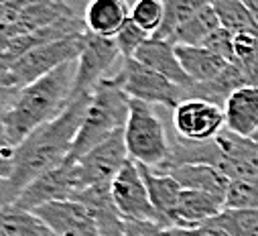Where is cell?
<instances>
[{"label":"cell","instance_id":"obj_25","mask_svg":"<svg viewBox=\"0 0 258 236\" xmlns=\"http://www.w3.org/2000/svg\"><path fill=\"white\" fill-rule=\"evenodd\" d=\"M220 19L218 13L212 7H206L204 11H200L196 17H191L189 21H185L169 39L173 45H189V47H202L218 29H220Z\"/></svg>","mask_w":258,"mask_h":236},{"label":"cell","instance_id":"obj_11","mask_svg":"<svg viewBox=\"0 0 258 236\" xmlns=\"http://www.w3.org/2000/svg\"><path fill=\"white\" fill-rule=\"evenodd\" d=\"M173 127L179 139L204 143L226 129L224 108L206 100H185L173 110Z\"/></svg>","mask_w":258,"mask_h":236},{"label":"cell","instance_id":"obj_6","mask_svg":"<svg viewBox=\"0 0 258 236\" xmlns=\"http://www.w3.org/2000/svg\"><path fill=\"white\" fill-rule=\"evenodd\" d=\"M112 80L133 100H141L147 104H163L171 110H175L183 102L185 88L173 84L155 70L139 64L135 57L120 59V68L114 72Z\"/></svg>","mask_w":258,"mask_h":236},{"label":"cell","instance_id":"obj_39","mask_svg":"<svg viewBox=\"0 0 258 236\" xmlns=\"http://www.w3.org/2000/svg\"><path fill=\"white\" fill-rule=\"evenodd\" d=\"M3 3H7V0H3Z\"/></svg>","mask_w":258,"mask_h":236},{"label":"cell","instance_id":"obj_27","mask_svg":"<svg viewBox=\"0 0 258 236\" xmlns=\"http://www.w3.org/2000/svg\"><path fill=\"white\" fill-rule=\"evenodd\" d=\"M163 5H165V23L155 37L169 41L185 21L196 17L206 7H212L214 0H163Z\"/></svg>","mask_w":258,"mask_h":236},{"label":"cell","instance_id":"obj_30","mask_svg":"<svg viewBox=\"0 0 258 236\" xmlns=\"http://www.w3.org/2000/svg\"><path fill=\"white\" fill-rule=\"evenodd\" d=\"M210 222L230 236H258V210L224 208V212Z\"/></svg>","mask_w":258,"mask_h":236},{"label":"cell","instance_id":"obj_10","mask_svg":"<svg viewBox=\"0 0 258 236\" xmlns=\"http://www.w3.org/2000/svg\"><path fill=\"white\" fill-rule=\"evenodd\" d=\"M112 198L124 220L155 222L161 226L159 214L151 202L149 188L145 184L141 165L137 161L128 159V163L116 175V180L112 182Z\"/></svg>","mask_w":258,"mask_h":236},{"label":"cell","instance_id":"obj_24","mask_svg":"<svg viewBox=\"0 0 258 236\" xmlns=\"http://www.w3.org/2000/svg\"><path fill=\"white\" fill-rule=\"evenodd\" d=\"M248 86L242 72L230 64L226 68V72L222 76H218L216 80L212 82H204V84H191L189 88L183 90V102L185 100H206V102H212L220 108H224L226 100L240 88Z\"/></svg>","mask_w":258,"mask_h":236},{"label":"cell","instance_id":"obj_5","mask_svg":"<svg viewBox=\"0 0 258 236\" xmlns=\"http://www.w3.org/2000/svg\"><path fill=\"white\" fill-rule=\"evenodd\" d=\"M124 139L131 159L151 169L163 167L173 151L163 121L151 104L141 100H131V114L124 127Z\"/></svg>","mask_w":258,"mask_h":236},{"label":"cell","instance_id":"obj_20","mask_svg":"<svg viewBox=\"0 0 258 236\" xmlns=\"http://www.w3.org/2000/svg\"><path fill=\"white\" fill-rule=\"evenodd\" d=\"M84 21L90 33L114 39L120 29L131 21V9L126 0H90Z\"/></svg>","mask_w":258,"mask_h":236},{"label":"cell","instance_id":"obj_4","mask_svg":"<svg viewBox=\"0 0 258 236\" xmlns=\"http://www.w3.org/2000/svg\"><path fill=\"white\" fill-rule=\"evenodd\" d=\"M84 35L35 47L23 57H19L17 62L5 66L3 74H0V86H3V90H23L35 84L37 80L49 76L57 68L80 59L82 47H84Z\"/></svg>","mask_w":258,"mask_h":236},{"label":"cell","instance_id":"obj_23","mask_svg":"<svg viewBox=\"0 0 258 236\" xmlns=\"http://www.w3.org/2000/svg\"><path fill=\"white\" fill-rule=\"evenodd\" d=\"M175 51H177V57H179L185 74L189 76V80L193 84L212 82L218 76H222L226 72V68L230 66L224 57H220L218 53L210 51L208 47L175 45Z\"/></svg>","mask_w":258,"mask_h":236},{"label":"cell","instance_id":"obj_26","mask_svg":"<svg viewBox=\"0 0 258 236\" xmlns=\"http://www.w3.org/2000/svg\"><path fill=\"white\" fill-rule=\"evenodd\" d=\"M51 230L27 210L17 206H3L0 210V236H49Z\"/></svg>","mask_w":258,"mask_h":236},{"label":"cell","instance_id":"obj_38","mask_svg":"<svg viewBox=\"0 0 258 236\" xmlns=\"http://www.w3.org/2000/svg\"><path fill=\"white\" fill-rule=\"evenodd\" d=\"M49 236H55V234H53V232H51V234H49Z\"/></svg>","mask_w":258,"mask_h":236},{"label":"cell","instance_id":"obj_14","mask_svg":"<svg viewBox=\"0 0 258 236\" xmlns=\"http://www.w3.org/2000/svg\"><path fill=\"white\" fill-rule=\"evenodd\" d=\"M33 214L55 236H102L90 210L76 200L49 202L33 210Z\"/></svg>","mask_w":258,"mask_h":236},{"label":"cell","instance_id":"obj_34","mask_svg":"<svg viewBox=\"0 0 258 236\" xmlns=\"http://www.w3.org/2000/svg\"><path fill=\"white\" fill-rule=\"evenodd\" d=\"M234 33H230L228 29L220 27L202 47H208L210 51L218 53L220 57H224L228 64H234Z\"/></svg>","mask_w":258,"mask_h":236},{"label":"cell","instance_id":"obj_9","mask_svg":"<svg viewBox=\"0 0 258 236\" xmlns=\"http://www.w3.org/2000/svg\"><path fill=\"white\" fill-rule=\"evenodd\" d=\"M118 59H122V53L116 45V39L98 37L88 31L84 35V47L78 59V74H76L72 98L94 94L96 86L102 80L114 76L112 70L118 64Z\"/></svg>","mask_w":258,"mask_h":236},{"label":"cell","instance_id":"obj_35","mask_svg":"<svg viewBox=\"0 0 258 236\" xmlns=\"http://www.w3.org/2000/svg\"><path fill=\"white\" fill-rule=\"evenodd\" d=\"M163 226L155 222H141V220H126L124 236H161Z\"/></svg>","mask_w":258,"mask_h":236},{"label":"cell","instance_id":"obj_15","mask_svg":"<svg viewBox=\"0 0 258 236\" xmlns=\"http://www.w3.org/2000/svg\"><path fill=\"white\" fill-rule=\"evenodd\" d=\"M216 141L222 151L216 169H220L230 182L258 177V141L238 137L228 129H224Z\"/></svg>","mask_w":258,"mask_h":236},{"label":"cell","instance_id":"obj_31","mask_svg":"<svg viewBox=\"0 0 258 236\" xmlns=\"http://www.w3.org/2000/svg\"><path fill=\"white\" fill-rule=\"evenodd\" d=\"M131 21L155 37L165 23V5L163 0H137L131 9Z\"/></svg>","mask_w":258,"mask_h":236},{"label":"cell","instance_id":"obj_19","mask_svg":"<svg viewBox=\"0 0 258 236\" xmlns=\"http://www.w3.org/2000/svg\"><path fill=\"white\" fill-rule=\"evenodd\" d=\"M226 129L238 137L252 139L258 131V86L236 90L224 104Z\"/></svg>","mask_w":258,"mask_h":236},{"label":"cell","instance_id":"obj_36","mask_svg":"<svg viewBox=\"0 0 258 236\" xmlns=\"http://www.w3.org/2000/svg\"><path fill=\"white\" fill-rule=\"evenodd\" d=\"M244 7L250 11V15L254 17V21L258 23V0H242Z\"/></svg>","mask_w":258,"mask_h":236},{"label":"cell","instance_id":"obj_3","mask_svg":"<svg viewBox=\"0 0 258 236\" xmlns=\"http://www.w3.org/2000/svg\"><path fill=\"white\" fill-rule=\"evenodd\" d=\"M131 100L133 98L112 78L102 80L92 94V102L68 159L78 161L88 151L110 139L114 133L122 131L126 127L128 114H131Z\"/></svg>","mask_w":258,"mask_h":236},{"label":"cell","instance_id":"obj_8","mask_svg":"<svg viewBox=\"0 0 258 236\" xmlns=\"http://www.w3.org/2000/svg\"><path fill=\"white\" fill-rule=\"evenodd\" d=\"M82 190H86L84 180H82V171L78 161H63L55 169L43 173L37 180L17 198L13 206L33 212L39 206H45L49 202H66L74 200Z\"/></svg>","mask_w":258,"mask_h":236},{"label":"cell","instance_id":"obj_32","mask_svg":"<svg viewBox=\"0 0 258 236\" xmlns=\"http://www.w3.org/2000/svg\"><path fill=\"white\" fill-rule=\"evenodd\" d=\"M226 208L258 210V177L232 180L226 194Z\"/></svg>","mask_w":258,"mask_h":236},{"label":"cell","instance_id":"obj_21","mask_svg":"<svg viewBox=\"0 0 258 236\" xmlns=\"http://www.w3.org/2000/svg\"><path fill=\"white\" fill-rule=\"evenodd\" d=\"M159 173H169L183 190L208 192V194H216L220 198H226L228 188H230V180L220 169H216L212 165L189 163V165L169 167V169L159 171Z\"/></svg>","mask_w":258,"mask_h":236},{"label":"cell","instance_id":"obj_12","mask_svg":"<svg viewBox=\"0 0 258 236\" xmlns=\"http://www.w3.org/2000/svg\"><path fill=\"white\" fill-rule=\"evenodd\" d=\"M131 155L126 149L124 129L114 133L110 139L88 151L84 157L78 159L84 186H98V184H112L122 167L128 163Z\"/></svg>","mask_w":258,"mask_h":236},{"label":"cell","instance_id":"obj_16","mask_svg":"<svg viewBox=\"0 0 258 236\" xmlns=\"http://www.w3.org/2000/svg\"><path fill=\"white\" fill-rule=\"evenodd\" d=\"M74 200L82 202L90 210L102 236H124L126 220L112 198V184L90 186L82 190Z\"/></svg>","mask_w":258,"mask_h":236},{"label":"cell","instance_id":"obj_18","mask_svg":"<svg viewBox=\"0 0 258 236\" xmlns=\"http://www.w3.org/2000/svg\"><path fill=\"white\" fill-rule=\"evenodd\" d=\"M224 208H226V198L198 190H183L179 196L177 210L173 214L171 228H198L214 220L218 214H222Z\"/></svg>","mask_w":258,"mask_h":236},{"label":"cell","instance_id":"obj_37","mask_svg":"<svg viewBox=\"0 0 258 236\" xmlns=\"http://www.w3.org/2000/svg\"><path fill=\"white\" fill-rule=\"evenodd\" d=\"M252 139H254V141H258V131L254 133V137H252Z\"/></svg>","mask_w":258,"mask_h":236},{"label":"cell","instance_id":"obj_17","mask_svg":"<svg viewBox=\"0 0 258 236\" xmlns=\"http://www.w3.org/2000/svg\"><path fill=\"white\" fill-rule=\"evenodd\" d=\"M135 59L139 64L155 70L157 74L165 76L167 80H171L173 84H177L181 88H189L193 84L189 80V76L185 74L179 57H177L175 45L171 41L151 37L139 47V51L135 53Z\"/></svg>","mask_w":258,"mask_h":236},{"label":"cell","instance_id":"obj_13","mask_svg":"<svg viewBox=\"0 0 258 236\" xmlns=\"http://www.w3.org/2000/svg\"><path fill=\"white\" fill-rule=\"evenodd\" d=\"M88 31L86 21L80 19L78 15H70L63 17L57 23L31 33V35H23V37H11V39H0V66H9L13 62H17L19 57H23L25 53H29L35 47L41 45H49L61 39H70V37H78L84 35Z\"/></svg>","mask_w":258,"mask_h":236},{"label":"cell","instance_id":"obj_7","mask_svg":"<svg viewBox=\"0 0 258 236\" xmlns=\"http://www.w3.org/2000/svg\"><path fill=\"white\" fill-rule=\"evenodd\" d=\"M70 15L76 13L66 0H7L0 9V39L37 33Z\"/></svg>","mask_w":258,"mask_h":236},{"label":"cell","instance_id":"obj_22","mask_svg":"<svg viewBox=\"0 0 258 236\" xmlns=\"http://www.w3.org/2000/svg\"><path fill=\"white\" fill-rule=\"evenodd\" d=\"M141 171H143V177H145V184L149 188L151 202H153V206L159 214L161 226L171 228L173 226V214L177 210L179 196H181L183 188L173 180L169 173H159V171H155L151 167H145V165H141Z\"/></svg>","mask_w":258,"mask_h":236},{"label":"cell","instance_id":"obj_28","mask_svg":"<svg viewBox=\"0 0 258 236\" xmlns=\"http://www.w3.org/2000/svg\"><path fill=\"white\" fill-rule=\"evenodd\" d=\"M214 9L218 13L220 25L234 35L258 33V23L244 7L242 0H214Z\"/></svg>","mask_w":258,"mask_h":236},{"label":"cell","instance_id":"obj_29","mask_svg":"<svg viewBox=\"0 0 258 236\" xmlns=\"http://www.w3.org/2000/svg\"><path fill=\"white\" fill-rule=\"evenodd\" d=\"M234 66L242 72L248 86H258V33L234 37Z\"/></svg>","mask_w":258,"mask_h":236},{"label":"cell","instance_id":"obj_1","mask_svg":"<svg viewBox=\"0 0 258 236\" xmlns=\"http://www.w3.org/2000/svg\"><path fill=\"white\" fill-rule=\"evenodd\" d=\"M92 102V94L72 98L70 106L55 121L39 127L15 149H0V200L11 206L43 173L68 161L84 116Z\"/></svg>","mask_w":258,"mask_h":236},{"label":"cell","instance_id":"obj_33","mask_svg":"<svg viewBox=\"0 0 258 236\" xmlns=\"http://www.w3.org/2000/svg\"><path fill=\"white\" fill-rule=\"evenodd\" d=\"M114 39H116V45H118V49L122 53V59H131V57H135L139 47L147 39H151V35L147 31H143L141 27H137L133 21H128Z\"/></svg>","mask_w":258,"mask_h":236},{"label":"cell","instance_id":"obj_2","mask_svg":"<svg viewBox=\"0 0 258 236\" xmlns=\"http://www.w3.org/2000/svg\"><path fill=\"white\" fill-rule=\"evenodd\" d=\"M78 59L23 90H3V149H15L39 127L55 121L72 102Z\"/></svg>","mask_w":258,"mask_h":236}]
</instances>
